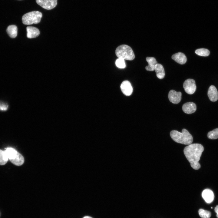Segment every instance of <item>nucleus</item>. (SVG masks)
<instances>
[{"label": "nucleus", "instance_id": "a878e982", "mask_svg": "<svg viewBox=\"0 0 218 218\" xmlns=\"http://www.w3.org/2000/svg\"><path fill=\"white\" fill-rule=\"evenodd\" d=\"M211 209H212L213 208H212V207H211Z\"/></svg>", "mask_w": 218, "mask_h": 218}, {"label": "nucleus", "instance_id": "0eeeda50", "mask_svg": "<svg viewBox=\"0 0 218 218\" xmlns=\"http://www.w3.org/2000/svg\"><path fill=\"white\" fill-rule=\"evenodd\" d=\"M182 93L180 92H177L173 90H171L168 94L169 101L174 104L179 103L181 99Z\"/></svg>", "mask_w": 218, "mask_h": 218}, {"label": "nucleus", "instance_id": "f8f14e48", "mask_svg": "<svg viewBox=\"0 0 218 218\" xmlns=\"http://www.w3.org/2000/svg\"><path fill=\"white\" fill-rule=\"evenodd\" d=\"M27 37L29 38H35L39 36L40 32L37 28L33 26H28L26 28Z\"/></svg>", "mask_w": 218, "mask_h": 218}, {"label": "nucleus", "instance_id": "ddd939ff", "mask_svg": "<svg viewBox=\"0 0 218 218\" xmlns=\"http://www.w3.org/2000/svg\"><path fill=\"white\" fill-rule=\"evenodd\" d=\"M172 58L177 63L183 64L186 63L187 61L185 55L182 52H178L173 54Z\"/></svg>", "mask_w": 218, "mask_h": 218}, {"label": "nucleus", "instance_id": "9b49d317", "mask_svg": "<svg viewBox=\"0 0 218 218\" xmlns=\"http://www.w3.org/2000/svg\"><path fill=\"white\" fill-rule=\"evenodd\" d=\"M207 94L210 100L212 102L216 101L218 99V92L216 88L213 85L209 87Z\"/></svg>", "mask_w": 218, "mask_h": 218}, {"label": "nucleus", "instance_id": "f03ea898", "mask_svg": "<svg viewBox=\"0 0 218 218\" xmlns=\"http://www.w3.org/2000/svg\"><path fill=\"white\" fill-rule=\"evenodd\" d=\"M171 138L175 142L184 144L190 145L193 141V137L188 131L183 129L182 132L176 130L171 131L170 133Z\"/></svg>", "mask_w": 218, "mask_h": 218}, {"label": "nucleus", "instance_id": "7ed1b4c3", "mask_svg": "<svg viewBox=\"0 0 218 218\" xmlns=\"http://www.w3.org/2000/svg\"><path fill=\"white\" fill-rule=\"evenodd\" d=\"M115 54L118 58L124 60H132L135 58V55L132 49L129 46L126 45L118 46L116 49Z\"/></svg>", "mask_w": 218, "mask_h": 218}, {"label": "nucleus", "instance_id": "dca6fc26", "mask_svg": "<svg viewBox=\"0 0 218 218\" xmlns=\"http://www.w3.org/2000/svg\"><path fill=\"white\" fill-rule=\"evenodd\" d=\"M157 77L160 79H162L164 77L165 73L163 66L160 64H157L154 68Z\"/></svg>", "mask_w": 218, "mask_h": 218}, {"label": "nucleus", "instance_id": "423d86ee", "mask_svg": "<svg viewBox=\"0 0 218 218\" xmlns=\"http://www.w3.org/2000/svg\"><path fill=\"white\" fill-rule=\"evenodd\" d=\"M57 0H36V3L43 8L51 10L57 5Z\"/></svg>", "mask_w": 218, "mask_h": 218}, {"label": "nucleus", "instance_id": "f257e3e1", "mask_svg": "<svg viewBox=\"0 0 218 218\" xmlns=\"http://www.w3.org/2000/svg\"><path fill=\"white\" fill-rule=\"evenodd\" d=\"M203 150V146L199 144H191L184 148V154L193 169L197 170L200 168L199 162Z\"/></svg>", "mask_w": 218, "mask_h": 218}, {"label": "nucleus", "instance_id": "9d476101", "mask_svg": "<svg viewBox=\"0 0 218 218\" xmlns=\"http://www.w3.org/2000/svg\"><path fill=\"white\" fill-rule=\"evenodd\" d=\"M183 111L187 114L194 113L197 110L196 104L192 102H188L183 104L182 106Z\"/></svg>", "mask_w": 218, "mask_h": 218}, {"label": "nucleus", "instance_id": "2eb2a0df", "mask_svg": "<svg viewBox=\"0 0 218 218\" xmlns=\"http://www.w3.org/2000/svg\"><path fill=\"white\" fill-rule=\"evenodd\" d=\"M146 60L148 63V65L145 67L146 69L150 71H154L155 67L157 64L156 59L154 57H147Z\"/></svg>", "mask_w": 218, "mask_h": 218}, {"label": "nucleus", "instance_id": "f3484780", "mask_svg": "<svg viewBox=\"0 0 218 218\" xmlns=\"http://www.w3.org/2000/svg\"><path fill=\"white\" fill-rule=\"evenodd\" d=\"M6 31L10 37L14 38L16 37L17 35V27L15 25H10L7 28Z\"/></svg>", "mask_w": 218, "mask_h": 218}, {"label": "nucleus", "instance_id": "4468645a", "mask_svg": "<svg viewBox=\"0 0 218 218\" xmlns=\"http://www.w3.org/2000/svg\"><path fill=\"white\" fill-rule=\"evenodd\" d=\"M6 154L10 160L15 159L20 154L15 150L12 147H8L5 150Z\"/></svg>", "mask_w": 218, "mask_h": 218}, {"label": "nucleus", "instance_id": "39448f33", "mask_svg": "<svg viewBox=\"0 0 218 218\" xmlns=\"http://www.w3.org/2000/svg\"><path fill=\"white\" fill-rule=\"evenodd\" d=\"M183 87L187 93L190 94H193L197 88L195 80L191 79L186 80L183 83Z\"/></svg>", "mask_w": 218, "mask_h": 218}, {"label": "nucleus", "instance_id": "aec40b11", "mask_svg": "<svg viewBox=\"0 0 218 218\" xmlns=\"http://www.w3.org/2000/svg\"><path fill=\"white\" fill-rule=\"evenodd\" d=\"M207 137L208 138L211 139L218 138V128L209 132L207 134Z\"/></svg>", "mask_w": 218, "mask_h": 218}, {"label": "nucleus", "instance_id": "5701e85b", "mask_svg": "<svg viewBox=\"0 0 218 218\" xmlns=\"http://www.w3.org/2000/svg\"><path fill=\"white\" fill-rule=\"evenodd\" d=\"M8 108V104L3 102H0V110L1 111H6Z\"/></svg>", "mask_w": 218, "mask_h": 218}, {"label": "nucleus", "instance_id": "20e7f679", "mask_svg": "<svg viewBox=\"0 0 218 218\" xmlns=\"http://www.w3.org/2000/svg\"><path fill=\"white\" fill-rule=\"evenodd\" d=\"M42 16L41 13L38 11H33L27 13L22 16V23L25 25L38 23L40 22Z\"/></svg>", "mask_w": 218, "mask_h": 218}, {"label": "nucleus", "instance_id": "1a4fd4ad", "mask_svg": "<svg viewBox=\"0 0 218 218\" xmlns=\"http://www.w3.org/2000/svg\"><path fill=\"white\" fill-rule=\"evenodd\" d=\"M202 196L205 202L210 203L214 200V195L212 191L209 189L204 190L202 193Z\"/></svg>", "mask_w": 218, "mask_h": 218}, {"label": "nucleus", "instance_id": "4be33fe9", "mask_svg": "<svg viewBox=\"0 0 218 218\" xmlns=\"http://www.w3.org/2000/svg\"><path fill=\"white\" fill-rule=\"evenodd\" d=\"M115 64L116 66L119 68H123L126 67L124 60L122 58H118L117 59L116 61Z\"/></svg>", "mask_w": 218, "mask_h": 218}, {"label": "nucleus", "instance_id": "b1692460", "mask_svg": "<svg viewBox=\"0 0 218 218\" xmlns=\"http://www.w3.org/2000/svg\"><path fill=\"white\" fill-rule=\"evenodd\" d=\"M215 212L217 213L216 216L218 218V205H217L215 208Z\"/></svg>", "mask_w": 218, "mask_h": 218}, {"label": "nucleus", "instance_id": "6ab92c4d", "mask_svg": "<svg viewBox=\"0 0 218 218\" xmlns=\"http://www.w3.org/2000/svg\"><path fill=\"white\" fill-rule=\"evenodd\" d=\"M8 159L5 151L0 149V165H5Z\"/></svg>", "mask_w": 218, "mask_h": 218}, {"label": "nucleus", "instance_id": "412c9836", "mask_svg": "<svg viewBox=\"0 0 218 218\" xmlns=\"http://www.w3.org/2000/svg\"><path fill=\"white\" fill-rule=\"evenodd\" d=\"M200 216L202 218H210L211 216L210 212L202 209H200L198 211Z\"/></svg>", "mask_w": 218, "mask_h": 218}, {"label": "nucleus", "instance_id": "6e6552de", "mask_svg": "<svg viewBox=\"0 0 218 218\" xmlns=\"http://www.w3.org/2000/svg\"><path fill=\"white\" fill-rule=\"evenodd\" d=\"M121 88L123 93L127 96L130 95L133 91L132 87L128 81H125L122 82L121 85Z\"/></svg>", "mask_w": 218, "mask_h": 218}, {"label": "nucleus", "instance_id": "393cba45", "mask_svg": "<svg viewBox=\"0 0 218 218\" xmlns=\"http://www.w3.org/2000/svg\"><path fill=\"white\" fill-rule=\"evenodd\" d=\"M83 218H92L91 217L89 216H86L84 217Z\"/></svg>", "mask_w": 218, "mask_h": 218}, {"label": "nucleus", "instance_id": "a211bd4d", "mask_svg": "<svg viewBox=\"0 0 218 218\" xmlns=\"http://www.w3.org/2000/svg\"><path fill=\"white\" fill-rule=\"evenodd\" d=\"M195 52L198 55L203 56H207L210 54V51L208 49L203 48L197 49Z\"/></svg>", "mask_w": 218, "mask_h": 218}]
</instances>
